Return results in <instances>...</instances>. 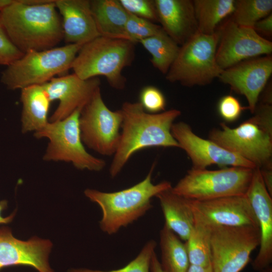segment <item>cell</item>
I'll list each match as a JSON object with an SVG mask.
<instances>
[{"label": "cell", "mask_w": 272, "mask_h": 272, "mask_svg": "<svg viewBox=\"0 0 272 272\" xmlns=\"http://www.w3.org/2000/svg\"><path fill=\"white\" fill-rule=\"evenodd\" d=\"M0 19L12 42L23 53L55 47L63 39L55 0L39 5L15 0L0 12Z\"/></svg>", "instance_id": "7a4b0ae2"}, {"label": "cell", "mask_w": 272, "mask_h": 272, "mask_svg": "<svg viewBox=\"0 0 272 272\" xmlns=\"http://www.w3.org/2000/svg\"><path fill=\"white\" fill-rule=\"evenodd\" d=\"M62 17L63 39L67 43L84 44L100 36L89 0H55Z\"/></svg>", "instance_id": "d6986e66"}, {"label": "cell", "mask_w": 272, "mask_h": 272, "mask_svg": "<svg viewBox=\"0 0 272 272\" xmlns=\"http://www.w3.org/2000/svg\"><path fill=\"white\" fill-rule=\"evenodd\" d=\"M172 187L156 197L159 200L165 224L180 239L186 241L194 226L193 213L188 199L174 193Z\"/></svg>", "instance_id": "44dd1931"}, {"label": "cell", "mask_w": 272, "mask_h": 272, "mask_svg": "<svg viewBox=\"0 0 272 272\" xmlns=\"http://www.w3.org/2000/svg\"><path fill=\"white\" fill-rule=\"evenodd\" d=\"M188 200L195 222L208 226L259 227L246 194L206 200Z\"/></svg>", "instance_id": "5bb4252c"}, {"label": "cell", "mask_w": 272, "mask_h": 272, "mask_svg": "<svg viewBox=\"0 0 272 272\" xmlns=\"http://www.w3.org/2000/svg\"><path fill=\"white\" fill-rule=\"evenodd\" d=\"M52 244L49 240L33 237L22 241L13 235L10 228H0V270L5 267L28 266L39 272H53L48 258Z\"/></svg>", "instance_id": "e0dca14e"}, {"label": "cell", "mask_w": 272, "mask_h": 272, "mask_svg": "<svg viewBox=\"0 0 272 272\" xmlns=\"http://www.w3.org/2000/svg\"><path fill=\"white\" fill-rule=\"evenodd\" d=\"M213 272H240L260 245L258 227L209 226Z\"/></svg>", "instance_id": "30bf717a"}, {"label": "cell", "mask_w": 272, "mask_h": 272, "mask_svg": "<svg viewBox=\"0 0 272 272\" xmlns=\"http://www.w3.org/2000/svg\"><path fill=\"white\" fill-rule=\"evenodd\" d=\"M185 244L190 264L211 265V228L209 226L194 222V226Z\"/></svg>", "instance_id": "4316f807"}, {"label": "cell", "mask_w": 272, "mask_h": 272, "mask_svg": "<svg viewBox=\"0 0 272 272\" xmlns=\"http://www.w3.org/2000/svg\"><path fill=\"white\" fill-rule=\"evenodd\" d=\"M158 22L164 32L182 45L197 32L193 1L155 0Z\"/></svg>", "instance_id": "ffe728a7"}, {"label": "cell", "mask_w": 272, "mask_h": 272, "mask_svg": "<svg viewBox=\"0 0 272 272\" xmlns=\"http://www.w3.org/2000/svg\"><path fill=\"white\" fill-rule=\"evenodd\" d=\"M253 170L242 167H227L214 170L191 168L172 187V190L186 199L197 201L245 194Z\"/></svg>", "instance_id": "ba28073f"}, {"label": "cell", "mask_w": 272, "mask_h": 272, "mask_svg": "<svg viewBox=\"0 0 272 272\" xmlns=\"http://www.w3.org/2000/svg\"><path fill=\"white\" fill-rule=\"evenodd\" d=\"M81 110H76L64 119L49 121L34 135L37 139L48 140L43 160L69 162L80 170L100 171L106 165L105 161L89 153L82 141L79 126Z\"/></svg>", "instance_id": "9c48e42d"}, {"label": "cell", "mask_w": 272, "mask_h": 272, "mask_svg": "<svg viewBox=\"0 0 272 272\" xmlns=\"http://www.w3.org/2000/svg\"><path fill=\"white\" fill-rule=\"evenodd\" d=\"M90 7L100 36L130 41L125 31L129 13L119 0H92Z\"/></svg>", "instance_id": "7402d4cb"}, {"label": "cell", "mask_w": 272, "mask_h": 272, "mask_svg": "<svg viewBox=\"0 0 272 272\" xmlns=\"http://www.w3.org/2000/svg\"><path fill=\"white\" fill-rule=\"evenodd\" d=\"M135 44L127 40L100 36L82 45L71 69L81 79L103 76L112 88L122 90L126 83L122 71L133 60Z\"/></svg>", "instance_id": "5b68a950"}, {"label": "cell", "mask_w": 272, "mask_h": 272, "mask_svg": "<svg viewBox=\"0 0 272 272\" xmlns=\"http://www.w3.org/2000/svg\"><path fill=\"white\" fill-rule=\"evenodd\" d=\"M23 54L11 41L0 19V65L7 66Z\"/></svg>", "instance_id": "836d02e7"}, {"label": "cell", "mask_w": 272, "mask_h": 272, "mask_svg": "<svg viewBox=\"0 0 272 272\" xmlns=\"http://www.w3.org/2000/svg\"><path fill=\"white\" fill-rule=\"evenodd\" d=\"M119 1L128 13L153 23L158 22L155 0Z\"/></svg>", "instance_id": "1f68e13d"}, {"label": "cell", "mask_w": 272, "mask_h": 272, "mask_svg": "<svg viewBox=\"0 0 272 272\" xmlns=\"http://www.w3.org/2000/svg\"><path fill=\"white\" fill-rule=\"evenodd\" d=\"M83 45L66 44L41 51L27 52L2 72L1 82L10 90L42 85L55 76L64 74Z\"/></svg>", "instance_id": "8992f818"}, {"label": "cell", "mask_w": 272, "mask_h": 272, "mask_svg": "<svg viewBox=\"0 0 272 272\" xmlns=\"http://www.w3.org/2000/svg\"><path fill=\"white\" fill-rule=\"evenodd\" d=\"M161 264L166 272H187L190 263L185 243L164 224L160 232Z\"/></svg>", "instance_id": "cb8c5ba5"}, {"label": "cell", "mask_w": 272, "mask_h": 272, "mask_svg": "<svg viewBox=\"0 0 272 272\" xmlns=\"http://www.w3.org/2000/svg\"><path fill=\"white\" fill-rule=\"evenodd\" d=\"M246 195L260 230L259 250L252 263L253 269L259 272L270 266L272 262V196L268 192L258 168L254 169Z\"/></svg>", "instance_id": "ac0fdd59"}, {"label": "cell", "mask_w": 272, "mask_h": 272, "mask_svg": "<svg viewBox=\"0 0 272 272\" xmlns=\"http://www.w3.org/2000/svg\"><path fill=\"white\" fill-rule=\"evenodd\" d=\"M121 110L123 120L120 138L113 155L109 173L116 177L137 152L151 147L179 148L171 133L175 120L181 114L172 109L159 113H149L139 102H125Z\"/></svg>", "instance_id": "6da1fadb"}, {"label": "cell", "mask_w": 272, "mask_h": 272, "mask_svg": "<svg viewBox=\"0 0 272 272\" xmlns=\"http://www.w3.org/2000/svg\"><path fill=\"white\" fill-rule=\"evenodd\" d=\"M151 54V62L162 74L166 75L175 60L180 46L162 29L151 37L139 41Z\"/></svg>", "instance_id": "484cf974"}, {"label": "cell", "mask_w": 272, "mask_h": 272, "mask_svg": "<svg viewBox=\"0 0 272 272\" xmlns=\"http://www.w3.org/2000/svg\"><path fill=\"white\" fill-rule=\"evenodd\" d=\"M151 272H166L162 268L155 252L153 253L150 263Z\"/></svg>", "instance_id": "74e56055"}, {"label": "cell", "mask_w": 272, "mask_h": 272, "mask_svg": "<svg viewBox=\"0 0 272 272\" xmlns=\"http://www.w3.org/2000/svg\"><path fill=\"white\" fill-rule=\"evenodd\" d=\"M217 109L221 117L227 122H233L240 116L245 109L234 96L228 95L223 96L219 101Z\"/></svg>", "instance_id": "d6a6232c"}, {"label": "cell", "mask_w": 272, "mask_h": 272, "mask_svg": "<svg viewBox=\"0 0 272 272\" xmlns=\"http://www.w3.org/2000/svg\"><path fill=\"white\" fill-rule=\"evenodd\" d=\"M139 98V102L147 112L159 113L165 110V97L156 87L147 86L144 87L140 93Z\"/></svg>", "instance_id": "4dcf8cb0"}, {"label": "cell", "mask_w": 272, "mask_h": 272, "mask_svg": "<svg viewBox=\"0 0 272 272\" xmlns=\"http://www.w3.org/2000/svg\"><path fill=\"white\" fill-rule=\"evenodd\" d=\"M156 245L154 240L148 241L133 260L119 269L109 271L74 269L70 270L69 272H150L151 260Z\"/></svg>", "instance_id": "f1b7e54d"}, {"label": "cell", "mask_w": 272, "mask_h": 272, "mask_svg": "<svg viewBox=\"0 0 272 272\" xmlns=\"http://www.w3.org/2000/svg\"><path fill=\"white\" fill-rule=\"evenodd\" d=\"M7 208V201L4 200L0 201V224H7L11 222L15 215L16 211L13 212L10 216L4 217L1 215L3 211Z\"/></svg>", "instance_id": "8d00e7d4"}, {"label": "cell", "mask_w": 272, "mask_h": 272, "mask_svg": "<svg viewBox=\"0 0 272 272\" xmlns=\"http://www.w3.org/2000/svg\"><path fill=\"white\" fill-rule=\"evenodd\" d=\"M162 29L160 25L129 13L125 31L129 40L136 43L154 36Z\"/></svg>", "instance_id": "f546056e"}, {"label": "cell", "mask_w": 272, "mask_h": 272, "mask_svg": "<svg viewBox=\"0 0 272 272\" xmlns=\"http://www.w3.org/2000/svg\"><path fill=\"white\" fill-rule=\"evenodd\" d=\"M100 84L98 77L84 80L73 73L54 77L42 85L51 102L59 101L49 122L64 119L76 110H82Z\"/></svg>", "instance_id": "2e32d148"}, {"label": "cell", "mask_w": 272, "mask_h": 272, "mask_svg": "<svg viewBox=\"0 0 272 272\" xmlns=\"http://www.w3.org/2000/svg\"><path fill=\"white\" fill-rule=\"evenodd\" d=\"M218 31L220 38L216 58L223 70L247 59L270 55L272 52L271 41L252 28L240 26L231 19Z\"/></svg>", "instance_id": "7c38bea8"}, {"label": "cell", "mask_w": 272, "mask_h": 272, "mask_svg": "<svg viewBox=\"0 0 272 272\" xmlns=\"http://www.w3.org/2000/svg\"><path fill=\"white\" fill-rule=\"evenodd\" d=\"M259 35L270 37L272 35V14L257 21L252 28Z\"/></svg>", "instance_id": "e575fe53"}, {"label": "cell", "mask_w": 272, "mask_h": 272, "mask_svg": "<svg viewBox=\"0 0 272 272\" xmlns=\"http://www.w3.org/2000/svg\"><path fill=\"white\" fill-rule=\"evenodd\" d=\"M21 91L22 132L42 130L49 122L47 116L51 102L41 85L27 87Z\"/></svg>", "instance_id": "603a6c76"}, {"label": "cell", "mask_w": 272, "mask_h": 272, "mask_svg": "<svg viewBox=\"0 0 272 272\" xmlns=\"http://www.w3.org/2000/svg\"><path fill=\"white\" fill-rule=\"evenodd\" d=\"M171 133L179 146L190 158L192 167L207 169L216 165L220 167H242L254 169L250 162L225 150L209 139L200 138L184 122L174 123Z\"/></svg>", "instance_id": "4fadbf2b"}, {"label": "cell", "mask_w": 272, "mask_h": 272, "mask_svg": "<svg viewBox=\"0 0 272 272\" xmlns=\"http://www.w3.org/2000/svg\"><path fill=\"white\" fill-rule=\"evenodd\" d=\"M187 272H213L212 265L199 266L190 264Z\"/></svg>", "instance_id": "f35d334b"}, {"label": "cell", "mask_w": 272, "mask_h": 272, "mask_svg": "<svg viewBox=\"0 0 272 272\" xmlns=\"http://www.w3.org/2000/svg\"><path fill=\"white\" fill-rule=\"evenodd\" d=\"M260 171L265 186L272 196V169H261Z\"/></svg>", "instance_id": "d590c367"}, {"label": "cell", "mask_w": 272, "mask_h": 272, "mask_svg": "<svg viewBox=\"0 0 272 272\" xmlns=\"http://www.w3.org/2000/svg\"><path fill=\"white\" fill-rule=\"evenodd\" d=\"M259 272H272V267L271 266H268Z\"/></svg>", "instance_id": "60d3db41"}, {"label": "cell", "mask_w": 272, "mask_h": 272, "mask_svg": "<svg viewBox=\"0 0 272 272\" xmlns=\"http://www.w3.org/2000/svg\"><path fill=\"white\" fill-rule=\"evenodd\" d=\"M271 74L272 57L268 55L247 59L223 70L218 78L236 93L244 96L247 108L253 113Z\"/></svg>", "instance_id": "9a60e30c"}, {"label": "cell", "mask_w": 272, "mask_h": 272, "mask_svg": "<svg viewBox=\"0 0 272 272\" xmlns=\"http://www.w3.org/2000/svg\"><path fill=\"white\" fill-rule=\"evenodd\" d=\"M235 0H194L197 31L206 35L216 32L218 24L232 14Z\"/></svg>", "instance_id": "d4e9b609"}, {"label": "cell", "mask_w": 272, "mask_h": 272, "mask_svg": "<svg viewBox=\"0 0 272 272\" xmlns=\"http://www.w3.org/2000/svg\"><path fill=\"white\" fill-rule=\"evenodd\" d=\"M15 0H0V12L12 4Z\"/></svg>", "instance_id": "ab89813d"}, {"label": "cell", "mask_w": 272, "mask_h": 272, "mask_svg": "<svg viewBox=\"0 0 272 272\" xmlns=\"http://www.w3.org/2000/svg\"><path fill=\"white\" fill-rule=\"evenodd\" d=\"M219 38L218 30L211 35L197 31L180 47L166 80L188 87L211 83L223 71L216 58Z\"/></svg>", "instance_id": "52a82bcc"}, {"label": "cell", "mask_w": 272, "mask_h": 272, "mask_svg": "<svg viewBox=\"0 0 272 272\" xmlns=\"http://www.w3.org/2000/svg\"><path fill=\"white\" fill-rule=\"evenodd\" d=\"M122 120L121 109L110 110L98 88L80 112L79 126L83 144L100 155L113 156L119 143Z\"/></svg>", "instance_id": "8fae6325"}, {"label": "cell", "mask_w": 272, "mask_h": 272, "mask_svg": "<svg viewBox=\"0 0 272 272\" xmlns=\"http://www.w3.org/2000/svg\"><path fill=\"white\" fill-rule=\"evenodd\" d=\"M271 10V0H236L231 20L240 26L253 28Z\"/></svg>", "instance_id": "83f0119b"}, {"label": "cell", "mask_w": 272, "mask_h": 272, "mask_svg": "<svg viewBox=\"0 0 272 272\" xmlns=\"http://www.w3.org/2000/svg\"><path fill=\"white\" fill-rule=\"evenodd\" d=\"M154 166L155 164L142 181L127 188L112 192L92 189L85 190V195L101 209L100 227L103 232L109 235L115 234L121 228L137 220L152 207V197L172 187L167 181L153 183Z\"/></svg>", "instance_id": "277c9868"}, {"label": "cell", "mask_w": 272, "mask_h": 272, "mask_svg": "<svg viewBox=\"0 0 272 272\" xmlns=\"http://www.w3.org/2000/svg\"><path fill=\"white\" fill-rule=\"evenodd\" d=\"M253 114L236 127L221 123L210 131L209 139L256 168L272 169L271 104L257 103Z\"/></svg>", "instance_id": "3957f363"}]
</instances>
